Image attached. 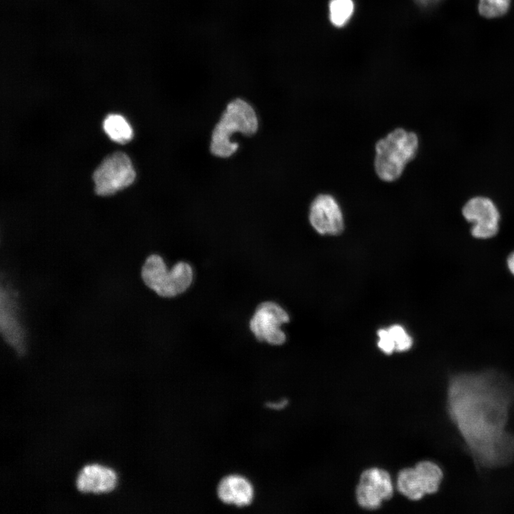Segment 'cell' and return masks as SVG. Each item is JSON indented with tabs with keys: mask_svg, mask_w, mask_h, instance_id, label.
Here are the masks:
<instances>
[{
	"mask_svg": "<svg viewBox=\"0 0 514 514\" xmlns=\"http://www.w3.org/2000/svg\"><path fill=\"white\" fill-rule=\"evenodd\" d=\"M514 383L494 371L451 374L448 415L477 468L508 465L514 459V435L506 430Z\"/></svg>",
	"mask_w": 514,
	"mask_h": 514,
	"instance_id": "6da1fadb",
	"label": "cell"
},
{
	"mask_svg": "<svg viewBox=\"0 0 514 514\" xmlns=\"http://www.w3.org/2000/svg\"><path fill=\"white\" fill-rule=\"evenodd\" d=\"M258 128L256 111L246 101L237 98L230 101L215 125L209 149L217 158H227L238 149V142L232 140L235 133L246 136L254 135Z\"/></svg>",
	"mask_w": 514,
	"mask_h": 514,
	"instance_id": "7a4b0ae2",
	"label": "cell"
},
{
	"mask_svg": "<svg viewBox=\"0 0 514 514\" xmlns=\"http://www.w3.org/2000/svg\"><path fill=\"white\" fill-rule=\"evenodd\" d=\"M419 139L415 132L397 128L377 141L374 168L378 177L392 182L402 175L405 166L415 158Z\"/></svg>",
	"mask_w": 514,
	"mask_h": 514,
	"instance_id": "3957f363",
	"label": "cell"
},
{
	"mask_svg": "<svg viewBox=\"0 0 514 514\" xmlns=\"http://www.w3.org/2000/svg\"><path fill=\"white\" fill-rule=\"evenodd\" d=\"M144 284L158 296L173 298L182 294L193 281L192 266L186 261H178L171 269L158 254L148 256L141 268Z\"/></svg>",
	"mask_w": 514,
	"mask_h": 514,
	"instance_id": "277c9868",
	"label": "cell"
},
{
	"mask_svg": "<svg viewBox=\"0 0 514 514\" xmlns=\"http://www.w3.org/2000/svg\"><path fill=\"white\" fill-rule=\"evenodd\" d=\"M136 172L129 157L116 152L106 157L93 174L95 192L109 196L131 185Z\"/></svg>",
	"mask_w": 514,
	"mask_h": 514,
	"instance_id": "5b68a950",
	"label": "cell"
},
{
	"mask_svg": "<svg viewBox=\"0 0 514 514\" xmlns=\"http://www.w3.org/2000/svg\"><path fill=\"white\" fill-rule=\"evenodd\" d=\"M461 213L470 224V233L481 240L495 236L500 228V212L495 202L485 195H475L463 204Z\"/></svg>",
	"mask_w": 514,
	"mask_h": 514,
	"instance_id": "8992f818",
	"label": "cell"
},
{
	"mask_svg": "<svg viewBox=\"0 0 514 514\" xmlns=\"http://www.w3.org/2000/svg\"><path fill=\"white\" fill-rule=\"evenodd\" d=\"M289 321V316L283 307L276 302L267 301L256 307L248 327L258 341L271 346H281L286 340L281 326Z\"/></svg>",
	"mask_w": 514,
	"mask_h": 514,
	"instance_id": "52a82bcc",
	"label": "cell"
},
{
	"mask_svg": "<svg viewBox=\"0 0 514 514\" xmlns=\"http://www.w3.org/2000/svg\"><path fill=\"white\" fill-rule=\"evenodd\" d=\"M393 493L390 474L385 470L373 468L364 470L356 490L358 505L365 509L376 510Z\"/></svg>",
	"mask_w": 514,
	"mask_h": 514,
	"instance_id": "ba28073f",
	"label": "cell"
},
{
	"mask_svg": "<svg viewBox=\"0 0 514 514\" xmlns=\"http://www.w3.org/2000/svg\"><path fill=\"white\" fill-rule=\"evenodd\" d=\"M308 218L312 227L322 235H338L344 228L341 207L330 194L316 196L311 203Z\"/></svg>",
	"mask_w": 514,
	"mask_h": 514,
	"instance_id": "9c48e42d",
	"label": "cell"
},
{
	"mask_svg": "<svg viewBox=\"0 0 514 514\" xmlns=\"http://www.w3.org/2000/svg\"><path fill=\"white\" fill-rule=\"evenodd\" d=\"M116 475L106 467L93 464L84 467L76 478V487L84 493H104L113 490Z\"/></svg>",
	"mask_w": 514,
	"mask_h": 514,
	"instance_id": "30bf717a",
	"label": "cell"
},
{
	"mask_svg": "<svg viewBox=\"0 0 514 514\" xmlns=\"http://www.w3.org/2000/svg\"><path fill=\"white\" fill-rule=\"evenodd\" d=\"M218 495L225 503L242 507L251 503L253 489L251 483L244 477L231 475L223 478L219 483Z\"/></svg>",
	"mask_w": 514,
	"mask_h": 514,
	"instance_id": "8fae6325",
	"label": "cell"
},
{
	"mask_svg": "<svg viewBox=\"0 0 514 514\" xmlns=\"http://www.w3.org/2000/svg\"><path fill=\"white\" fill-rule=\"evenodd\" d=\"M9 303L7 293L1 290V330L6 342L14 347L18 352H21L23 333Z\"/></svg>",
	"mask_w": 514,
	"mask_h": 514,
	"instance_id": "7c38bea8",
	"label": "cell"
},
{
	"mask_svg": "<svg viewBox=\"0 0 514 514\" xmlns=\"http://www.w3.org/2000/svg\"><path fill=\"white\" fill-rule=\"evenodd\" d=\"M397 488L403 495L411 500H419L428 494L425 479L415 467L404 468L399 472Z\"/></svg>",
	"mask_w": 514,
	"mask_h": 514,
	"instance_id": "4fadbf2b",
	"label": "cell"
},
{
	"mask_svg": "<svg viewBox=\"0 0 514 514\" xmlns=\"http://www.w3.org/2000/svg\"><path fill=\"white\" fill-rule=\"evenodd\" d=\"M103 128L109 137L119 143H126L133 138L132 128L121 115H108L104 121Z\"/></svg>",
	"mask_w": 514,
	"mask_h": 514,
	"instance_id": "5bb4252c",
	"label": "cell"
},
{
	"mask_svg": "<svg viewBox=\"0 0 514 514\" xmlns=\"http://www.w3.org/2000/svg\"><path fill=\"white\" fill-rule=\"evenodd\" d=\"M354 9L352 0H331L329 17L331 22L337 27L344 26L351 17Z\"/></svg>",
	"mask_w": 514,
	"mask_h": 514,
	"instance_id": "9a60e30c",
	"label": "cell"
},
{
	"mask_svg": "<svg viewBox=\"0 0 514 514\" xmlns=\"http://www.w3.org/2000/svg\"><path fill=\"white\" fill-rule=\"evenodd\" d=\"M511 0H479L478 11L484 17L496 18L509 9Z\"/></svg>",
	"mask_w": 514,
	"mask_h": 514,
	"instance_id": "2e32d148",
	"label": "cell"
},
{
	"mask_svg": "<svg viewBox=\"0 0 514 514\" xmlns=\"http://www.w3.org/2000/svg\"><path fill=\"white\" fill-rule=\"evenodd\" d=\"M395 346V351L403 352L409 350L413 345L412 338L404 328L399 325H393L388 328Z\"/></svg>",
	"mask_w": 514,
	"mask_h": 514,
	"instance_id": "e0dca14e",
	"label": "cell"
},
{
	"mask_svg": "<svg viewBox=\"0 0 514 514\" xmlns=\"http://www.w3.org/2000/svg\"><path fill=\"white\" fill-rule=\"evenodd\" d=\"M379 340L378 341V346L379 348L386 354H391L395 351V346L393 339L388 331L386 329H380L378 331Z\"/></svg>",
	"mask_w": 514,
	"mask_h": 514,
	"instance_id": "ac0fdd59",
	"label": "cell"
},
{
	"mask_svg": "<svg viewBox=\"0 0 514 514\" xmlns=\"http://www.w3.org/2000/svg\"><path fill=\"white\" fill-rule=\"evenodd\" d=\"M287 404H288V400L283 399L281 401L278 402V403H268L266 404V405H267V407L272 408V409L281 410V409L283 408L285 406H286Z\"/></svg>",
	"mask_w": 514,
	"mask_h": 514,
	"instance_id": "d6986e66",
	"label": "cell"
},
{
	"mask_svg": "<svg viewBox=\"0 0 514 514\" xmlns=\"http://www.w3.org/2000/svg\"><path fill=\"white\" fill-rule=\"evenodd\" d=\"M422 7H428L439 3L441 0H415Z\"/></svg>",
	"mask_w": 514,
	"mask_h": 514,
	"instance_id": "ffe728a7",
	"label": "cell"
},
{
	"mask_svg": "<svg viewBox=\"0 0 514 514\" xmlns=\"http://www.w3.org/2000/svg\"><path fill=\"white\" fill-rule=\"evenodd\" d=\"M507 266L510 273L514 276V251L510 253L507 258Z\"/></svg>",
	"mask_w": 514,
	"mask_h": 514,
	"instance_id": "44dd1931",
	"label": "cell"
}]
</instances>
